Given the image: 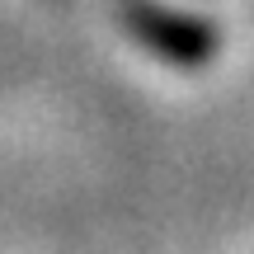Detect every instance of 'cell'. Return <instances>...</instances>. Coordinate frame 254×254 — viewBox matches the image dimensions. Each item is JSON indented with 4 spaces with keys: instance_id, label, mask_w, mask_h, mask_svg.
Returning <instances> with one entry per match:
<instances>
[{
    "instance_id": "1",
    "label": "cell",
    "mask_w": 254,
    "mask_h": 254,
    "mask_svg": "<svg viewBox=\"0 0 254 254\" xmlns=\"http://www.w3.org/2000/svg\"><path fill=\"white\" fill-rule=\"evenodd\" d=\"M127 24H132V33L141 38L151 52L170 57V62H179V66H198V62H207V57L217 52L212 24L189 19V14H174V9H160V5H136L132 14H127Z\"/></svg>"
}]
</instances>
